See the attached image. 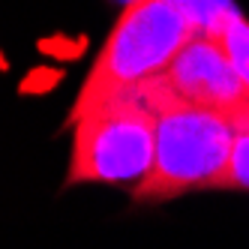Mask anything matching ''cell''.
<instances>
[{
  "label": "cell",
  "mask_w": 249,
  "mask_h": 249,
  "mask_svg": "<svg viewBox=\"0 0 249 249\" xmlns=\"http://www.w3.org/2000/svg\"><path fill=\"white\" fill-rule=\"evenodd\" d=\"M192 36V27L168 0H129L108 39L102 42V51L69 108L66 126H72L87 111L162 75Z\"/></svg>",
  "instance_id": "cell-1"
},
{
  "label": "cell",
  "mask_w": 249,
  "mask_h": 249,
  "mask_svg": "<svg viewBox=\"0 0 249 249\" xmlns=\"http://www.w3.org/2000/svg\"><path fill=\"white\" fill-rule=\"evenodd\" d=\"M156 111V159L132 189L135 204H159L186 192L219 189L234 153V126L219 111L162 99Z\"/></svg>",
  "instance_id": "cell-2"
},
{
  "label": "cell",
  "mask_w": 249,
  "mask_h": 249,
  "mask_svg": "<svg viewBox=\"0 0 249 249\" xmlns=\"http://www.w3.org/2000/svg\"><path fill=\"white\" fill-rule=\"evenodd\" d=\"M63 186L138 183L156 159V111L138 90H129L78 117L72 126Z\"/></svg>",
  "instance_id": "cell-3"
},
{
  "label": "cell",
  "mask_w": 249,
  "mask_h": 249,
  "mask_svg": "<svg viewBox=\"0 0 249 249\" xmlns=\"http://www.w3.org/2000/svg\"><path fill=\"white\" fill-rule=\"evenodd\" d=\"M153 81L165 93V99L219 111L225 117L249 105V87L228 60L222 42L213 36H192L171 60V66Z\"/></svg>",
  "instance_id": "cell-4"
},
{
  "label": "cell",
  "mask_w": 249,
  "mask_h": 249,
  "mask_svg": "<svg viewBox=\"0 0 249 249\" xmlns=\"http://www.w3.org/2000/svg\"><path fill=\"white\" fill-rule=\"evenodd\" d=\"M183 15V21L192 27L195 36H213L219 39L225 27L240 15L234 0H168Z\"/></svg>",
  "instance_id": "cell-5"
},
{
  "label": "cell",
  "mask_w": 249,
  "mask_h": 249,
  "mask_svg": "<svg viewBox=\"0 0 249 249\" xmlns=\"http://www.w3.org/2000/svg\"><path fill=\"white\" fill-rule=\"evenodd\" d=\"M219 42H222V48H225L228 60L234 63L237 75H240L243 84L249 87V18H246L243 12L225 27V33L219 36Z\"/></svg>",
  "instance_id": "cell-6"
},
{
  "label": "cell",
  "mask_w": 249,
  "mask_h": 249,
  "mask_svg": "<svg viewBox=\"0 0 249 249\" xmlns=\"http://www.w3.org/2000/svg\"><path fill=\"white\" fill-rule=\"evenodd\" d=\"M219 189H240L249 192V132L234 135V153H231V165L222 177Z\"/></svg>",
  "instance_id": "cell-7"
},
{
  "label": "cell",
  "mask_w": 249,
  "mask_h": 249,
  "mask_svg": "<svg viewBox=\"0 0 249 249\" xmlns=\"http://www.w3.org/2000/svg\"><path fill=\"white\" fill-rule=\"evenodd\" d=\"M60 81V72L54 69H36L30 78L21 81V93H39V90H48V87H54Z\"/></svg>",
  "instance_id": "cell-8"
},
{
  "label": "cell",
  "mask_w": 249,
  "mask_h": 249,
  "mask_svg": "<svg viewBox=\"0 0 249 249\" xmlns=\"http://www.w3.org/2000/svg\"><path fill=\"white\" fill-rule=\"evenodd\" d=\"M84 48V39H42L39 51H48V54H57V57H78Z\"/></svg>",
  "instance_id": "cell-9"
},
{
  "label": "cell",
  "mask_w": 249,
  "mask_h": 249,
  "mask_svg": "<svg viewBox=\"0 0 249 249\" xmlns=\"http://www.w3.org/2000/svg\"><path fill=\"white\" fill-rule=\"evenodd\" d=\"M6 66H9V63H6V57H3V54H0V69H6Z\"/></svg>",
  "instance_id": "cell-10"
}]
</instances>
